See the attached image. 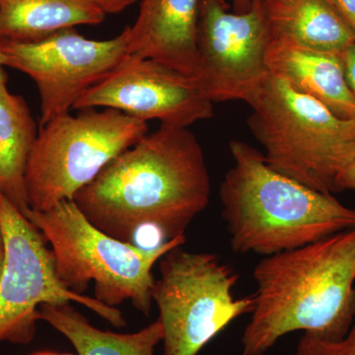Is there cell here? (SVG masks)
<instances>
[{"instance_id": "1", "label": "cell", "mask_w": 355, "mask_h": 355, "mask_svg": "<svg viewBox=\"0 0 355 355\" xmlns=\"http://www.w3.org/2000/svg\"><path fill=\"white\" fill-rule=\"evenodd\" d=\"M209 197L197 137L188 128L161 125L111 161L73 202L102 232L135 244L148 228L164 242L184 235Z\"/></svg>"}, {"instance_id": "2", "label": "cell", "mask_w": 355, "mask_h": 355, "mask_svg": "<svg viewBox=\"0 0 355 355\" xmlns=\"http://www.w3.org/2000/svg\"><path fill=\"white\" fill-rule=\"evenodd\" d=\"M253 277L256 304L241 355H265L296 331L343 340L355 319V227L266 257Z\"/></svg>"}, {"instance_id": "3", "label": "cell", "mask_w": 355, "mask_h": 355, "mask_svg": "<svg viewBox=\"0 0 355 355\" xmlns=\"http://www.w3.org/2000/svg\"><path fill=\"white\" fill-rule=\"evenodd\" d=\"M229 147L233 165L219 198L235 253L272 256L355 227V209L333 195L275 171L245 142Z\"/></svg>"}, {"instance_id": "4", "label": "cell", "mask_w": 355, "mask_h": 355, "mask_svg": "<svg viewBox=\"0 0 355 355\" xmlns=\"http://www.w3.org/2000/svg\"><path fill=\"white\" fill-rule=\"evenodd\" d=\"M24 216L51 245L58 277L67 288L83 294L93 282L100 302L116 308L130 301L146 317L153 303V266L186 242L184 235L153 248L121 241L95 227L73 200L44 211L29 209Z\"/></svg>"}, {"instance_id": "5", "label": "cell", "mask_w": 355, "mask_h": 355, "mask_svg": "<svg viewBox=\"0 0 355 355\" xmlns=\"http://www.w3.org/2000/svg\"><path fill=\"white\" fill-rule=\"evenodd\" d=\"M248 119L275 171L331 195L336 180L355 156V119L338 118L310 96L270 73Z\"/></svg>"}, {"instance_id": "6", "label": "cell", "mask_w": 355, "mask_h": 355, "mask_svg": "<svg viewBox=\"0 0 355 355\" xmlns=\"http://www.w3.org/2000/svg\"><path fill=\"white\" fill-rule=\"evenodd\" d=\"M100 109L62 114L40 127L26 168L30 209L44 211L73 200L111 161L148 133L146 121Z\"/></svg>"}, {"instance_id": "7", "label": "cell", "mask_w": 355, "mask_h": 355, "mask_svg": "<svg viewBox=\"0 0 355 355\" xmlns=\"http://www.w3.org/2000/svg\"><path fill=\"white\" fill-rule=\"evenodd\" d=\"M153 292L163 328L164 355H198L229 324L253 312L254 294L235 298L239 275L216 254L181 249L158 261Z\"/></svg>"}, {"instance_id": "8", "label": "cell", "mask_w": 355, "mask_h": 355, "mask_svg": "<svg viewBox=\"0 0 355 355\" xmlns=\"http://www.w3.org/2000/svg\"><path fill=\"white\" fill-rule=\"evenodd\" d=\"M4 266L0 277V343H31L44 303L76 302L116 328L127 326L118 308L70 291L58 277L44 235L0 193Z\"/></svg>"}, {"instance_id": "9", "label": "cell", "mask_w": 355, "mask_h": 355, "mask_svg": "<svg viewBox=\"0 0 355 355\" xmlns=\"http://www.w3.org/2000/svg\"><path fill=\"white\" fill-rule=\"evenodd\" d=\"M272 36L265 0L244 13L229 12L226 0H202L195 78L212 103L256 102L270 76L266 53Z\"/></svg>"}, {"instance_id": "10", "label": "cell", "mask_w": 355, "mask_h": 355, "mask_svg": "<svg viewBox=\"0 0 355 355\" xmlns=\"http://www.w3.org/2000/svg\"><path fill=\"white\" fill-rule=\"evenodd\" d=\"M128 27L105 41L86 38L76 28L34 43L0 39L6 67L31 77L41 99L40 127L70 113L86 92L128 55Z\"/></svg>"}, {"instance_id": "11", "label": "cell", "mask_w": 355, "mask_h": 355, "mask_svg": "<svg viewBox=\"0 0 355 355\" xmlns=\"http://www.w3.org/2000/svg\"><path fill=\"white\" fill-rule=\"evenodd\" d=\"M99 108L180 128L214 116V103L203 94L195 77L150 58L130 55L89 89L73 110Z\"/></svg>"}, {"instance_id": "12", "label": "cell", "mask_w": 355, "mask_h": 355, "mask_svg": "<svg viewBox=\"0 0 355 355\" xmlns=\"http://www.w3.org/2000/svg\"><path fill=\"white\" fill-rule=\"evenodd\" d=\"M202 1L140 0L139 16L128 26V55L150 58L196 77Z\"/></svg>"}, {"instance_id": "13", "label": "cell", "mask_w": 355, "mask_h": 355, "mask_svg": "<svg viewBox=\"0 0 355 355\" xmlns=\"http://www.w3.org/2000/svg\"><path fill=\"white\" fill-rule=\"evenodd\" d=\"M266 64L270 73L322 103L338 118L355 119V97L345 78L340 55L272 39L266 53Z\"/></svg>"}, {"instance_id": "14", "label": "cell", "mask_w": 355, "mask_h": 355, "mask_svg": "<svg viewBox=\"0 0 355 355\" xmlns=\"http://www.w3.org/2000/svg\"><path fill=\"white\" fill-rule=\"evenodd\" d=\"M272 39L340 55L355 33L328 0H265Z\"/></svg>"}, {"instance_id": "15", "label": "cell", "mask_w": 355, "mask_h": 355, "mask_svg": "<svg viewBox=\"0 0 355 355\" xmlns=\"http://www.w3.org/2000/svg\"><path fill=\"white\" fill-rule=\"evenodd\" d=\"M107 14L93 0H0V39L34 43L80 25H99Z\"/></svg>"}, {"instance_id": "16", "label": "cell", "mask_w": 355, "mask_h": 355, "mask_svg": "<svg viewBox=\"0 0 355 355\" xmlns=\"http://www.w3.org/2000/svg\"><path fill=\"white\" fill-rule=\"evenodd\" d=\"M39 317L64 335L77 355H154L163 340L159 320L137 333L102 331L89 323L70 302L44 303L40 306Z\"/></svg>"}, {"instance_id": "17", "label": "cell", "mask_w": 355, "mask_h": 355, "mask_svg": "<svg viewBox=\"0 0 355 355\" xmlns=\"http://www.w3.org/2000/svg\"><path fill=\"white\" fill-rule=\"evenodd\" d=\"M38 133L24 98L0 83V193L22 214L30 209L26 168Z\"/></svg>"}, {"instance_id": "18", "label": "cell", "mask_w": 355, "mask_h": 355, "mask_svg": "<svg viewBox=\"0 0 355 355\" xmlns=\"http://www.w3.org/2000/svg\"><path fill=\"white\" fill-rule=\"evenodd\" d=\"M296 355H355V324L340 340H328L309 334L301 336Z\"/></svg>"}, {"instance_id": "19", "label": "cell", "mask_w": 355, "mask_h": 355, "mask_svg": "<svg viewBox=\"0 0 355 355\" xmlns=\"http://www.w3.org/2000/svg\"><path fill=\"white\" fill-rule=\"evenodd\" d=\"M336 191H355V156L343 167L336 180Z\"/></svg>"}, {"instance_id": "20", "label": "cell", "mask_w": 355, "mask_h": 355, "mask_svg": "<svg viewBox=\"0 0 355 355\" xmlns=\"http://www.w3.org/2000/svg\"><path fill=\"white\" fill-rule=\"evenodd\" d=\"M328 1L355 33V0H328Z\"/></svg>"}, {"instance_id": "21", "label": "cell", "mask_w": 355, "mask_h": 355, "mask_svg": "<svg viewBox=\"0 0 355 355\" xmlns=\"http://www.w3.org/2000/svg\"><path fill=\"white\" fill-rule=\"evenodd\" d=\"M345 78L355 97V44L340 53Z\"/></svg>"}, {"instance_id": "22", "label": "cell", "mask_w": 355, "mask_h": 355, "mask_svg": "<svg viewBox=\"0 0 355 355\" xmlns=\"http://www.w3.org/2000/svg\"><path fill=\"white\" fill-rule=\"evenodd\" d=\"M106 14H119L140 0H93Z\"/></svg>"}, {"instance_id": "23", "label": "cell", "mask_w": 355, "mask_h": 355, "mask_svg": "<svg viewBox=\"0 0 355 355\" xmlns=\"http://www.w3.org/2000/svg\"><path fill=\"white\" fill-rule=\"evenodd\" d=\"M252 0H233L235 13H244L251 7Z\"/></svg>"}, {"instance_id": "24", "label": "cell", "mask_w": 355, "mask_h": 355, "mask_svg": "<svg viewBox=\"0 0 355 355\" xmlns=\"http://www.w3.org/2000/svg\"><path fill=\"white\" fill-rule=\"evenodd\" d=\"M4 67H6V58H4L3 53H2L1 48H0V83H7V74L6 70H4Z\"/></svg>"}, {"instance_id": "25", "label": "cell", "mask_w": 355, "mask_h": 355, "mask_svg": "<svg viewBox=\"0 0 355 355\" xmlns=\"http://www.w3.org/2000/svg\"><path fill=\"white\" fill-rule=\"evenodd\" d=\"M4 266V249L0 248V277H1L2 272H3Z\"/></svg>"}, {"instance_id": "26", "label": "cell", "mask_w": 355, "mask_h": 355, "mask_svg": "<svg viewBox=\"0 0 355 355\" xmlns=\"http://www.w3.org/2000/svg\"><path fill=\"white\" fill-rule=\"evenodd\" d=\"M34 355H73L67 354H53V352H41V354H37Z\"/></svg>"}, {"instance_id": "27", "label": "cell", "mask_w": 355, "mask_h": 355, "mask_svg": "<svg viewBox=\"0 0 355 355\" xmlns=\"http://www.w3.org/2000/svg\"><path fill=\"white\" fill-rule=\"evenodd\" d=\"M0 248L3 249V239H2L1 229H0Z\"/></svg>"}]
</instances>
